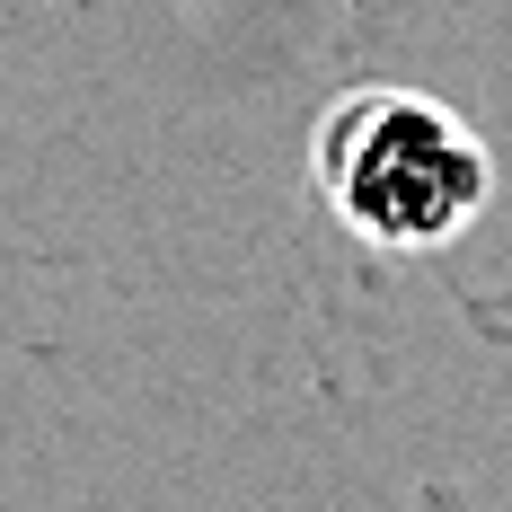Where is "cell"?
I'll return each mask as SVG.
<instances>
[{
  "instance_id": "cell-1",
  "label": "cell",
  "mask_w": 512,
  "mask_h": 512,
  "mask_svg": "<svg viewBox=\"0 0 512 512\" xmlns=\"http://www.w3.org/2000/svg\"><path fill=\"white\" fill-rule=\"evenodd\" d=\"M309 177L362 248L433 256L495 204V151L424 89H345L309 133Z\"/></svg>"
}]
</instances>
